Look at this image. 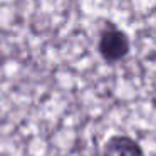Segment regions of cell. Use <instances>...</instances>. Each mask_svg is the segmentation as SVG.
<instances>
[{
	"label": "cell",
	"mask_w": 156,
	"mask_h": 156,
	"mask_svg": "<svg viewBox=\"0 0 156 156\" xmlns=\"http://www.w3.org/2000/svg\"><path fill=\"white\" fill-rule=\"evenodd\" d=\"M102 156H143L138 143L128 136H114L104 146Z\"/></svg>",
	"instance_id": "2"
},
{
	"label": "cell",
	"mask_w": 156,
	"mask_h": 156,
	"mask_svg": "<svg viewBox=\"0 0 156 156\" xmlns=\"http://www.w3.org/2000/svg\"><path fill=\"white\" fill-rule=\"evenodd\" d=\"M129 51V42L128 37L122 34L121 30L111 27L106 29L101 35L99 41V52L102 54V57L109 62L121 61Z\"/></svg>",
	"instance_id": "1"
}]
</instances>
